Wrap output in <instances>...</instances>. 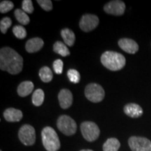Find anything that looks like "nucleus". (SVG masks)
<instances>
[{
  "label": "nucleus",
  "instance_id": "1",
  "mask_svg": "<svg viewBox=\"0 0 151 151\" xmlns=\"http://www.w3.org/2000/svg\"><path fill=\"white\" fill-rule=\"evenodd\" d=\"M23 59L14 49L4 47L0 50V68L13 75L21 72Z\"/></svg>",
  "mask_w": 151,
  "mask_h": 151
},
{
  "label": "nucleus",
  "instance_id": "2",
  "mask_svg": "<svg viewBox=\"0 0 151 151\" xmlns=\"http://www.w3.org/2000/svg\"><path fill=\"white\" fill-rule=\"evenodd\" d=\"M101 64L111 71H119L126 65L123 55L114 51H106L101 56Z\"/></svg>",
  "mask_w": 151,
  "mask_h": 151
},
{
  "label": "nucleus",
  "instance_id": "3",
  "mask_svg": "<svg viewBox=\"0 0 151 151\" xmlns=\"http://www.w3.org/2000/svg\"><path fill=\"white\" fill-rule=\"evenodd\" d=\"M42 143L47 151H58L60 148V141L57 132L51 127H46L41 132Z\"/></svg>",
  "mask_w": 151,
  "mask_h": 151
},
{
  "label": "nucleus",
  "instance_id": "4",
  "mask_svg": "<svg viewBox=\"0 0 151 151\" xmlns=\"http://www.w3.org/2000/svg\"><path fill=\"white\" fill-rule=\"evenodd\" d=\"M57 127L62 134L66 136L73 135L77 129L75 120L67 115H62L59 117L57 121Z\"/></svg>",
  "mask_w": 151,
  "mask_h": 151
},
{
  "label": "nucleus",
  "instance_id": "5",
  "mask_svg": "<svg viewBox=\"0 0 151 151\" xmlns=\"http://www.w3.org/2000/svg\"><path fill=\"white\" fill-rule=\"evenodd\" d=\"M81 131L84 139L89 142L97 140L100 134V129L97 124L90 121L82 122L81 124Z\"/></svg>",
  "mask_w": 151,
  "mask_h": 151
},
{
  "label": "nucleus",
  "instance_id": "6",
  "mask_svg": "<svg viewBox=\"0 0 151 151\" xmlns=\"http://www.w3.org/2000/svg\"><path fill=\"white\" fill-rule=\"evenodd\" d=\"M85 95L87 99L93 103H98L104 99L105 92L104 88L97 83H90L85 89Z\"/></svg>",
  "mask_w": 151,
  "mask_h": 151
},
{
  "label": "nucleus",
  "instance_id": "7",
  "mask_svg": "<svg viewBox=\"0 0 151 151\" xmlns=\"http://www.w3.org/2000/svg\"><path fill=\"white\" fill-rule=\"evenodd\" d=\"M18 137L24 146H32L36 141L35 128L30 124H24L19 129Z\"/></svg>",
  "mask_w": 151,
  "mask_h": 151
},
{
  "label": "nucleus",
  "instance_id": "8",
  "mask_svg": "<svg viewBox=\"0 0 151 151\" xmlns=\"http://www.w3.org/2000/svg\"><path fill=\"white\" fill-rule=\"evenodd\" d=\"M128 144L132 151H151V141L147 138L131 137Z\"/></svg>",
  "mask_w": 151,
  "mask_h": 151
},
{
  "label": "nucleus",
  "instance_id": "9",
  "mask_svg": "<svg viewBox=\"0 0 151 151\" xmlns=\"http://www.w3.org/2000/svg\"><path fill=\"white\" fill-rule=\"evenodd\" d=\"M99 23V18L94 14H85L81 18L79 27L85 32H89L95 29Z\"/></svg>",
  "mask_w": 151,
  "mask_h": 151
},
{
  "label": "nucleus",
  "instance_id": "10",
  "mask_svg": "<svg viewBox=\"0 0 151 151\" xmlns=\"http://www.w3.org/2000/svg\"><path fill=\"white\" fill-rule=\"evenodd\" d=\"M104 10L108 14L120 16L124 14L125 11V4L123 1L120 0L111 1L105 4L104 6Z\"/></svg>",
  "mask_w": 151,
  "mask_h": 151
},
{
  "label": "nucleus",
  "instance_id": "11",
  "mask_svg": "<svg viewBox=\"0 0 151 151\" xmlns=\"http://www.w3.org/2000/svg\"><path fill=\"white\" fill-rule=\"evenodd\" d=\"M118 46L124 52L129 54H135L139 50V45L134 40L124 38L118 41Z\"/></svg>",
  "mask_w": 151,
  "mask_h": 151
},
{
  "label": "nucleus",
  "instance_id": "12",
  "mask_svg": "<svg viewBox=\"0 0 151 151\" xmlns=\"http://www.w3.org/2000/svg\"><path fill=\"white\" fill-rule=\"evenodd\" d=\"M58 100L60 107L63 109H67L72 105L73 94L70 90L62 89L58 94Z\"/></svg>",
  "mask_w": 151,
  "mask_h": 151
},
{
  "label": "nucleus",
  "instance_id": "13",
  "mask_svg": "<svg viewBox=\"0 0 151 151\" xmlns=\"http://www.w3.org/2000/svg\"><path fill=\"white\" fill-rule=\"evenodd\" d=\"M124 112L127 116L132 118H137L143 115V109L137 104L130 103L124 107Z\"/></svg>",
  "mask_w": 151,
  "mask_h": 151
},
{
  "label": "nucleus",
  "instance_id": "14",
  "mask_svg": "<svg viewBox=\"0 0 151 151\" xmlns=\"http://www.w3.org/2000/svg\"><path fill=\"white\" fill-rule=\"evenodd\" d=\"M43 44H44V42L41 38H32L27 41L25 44V49L29 53H34V52L39 51L43 48Z\"/></svg>",
  "mask_w": 151,
  "mask_h": 151
},
{
  "label": "nucleus",
  "instance_id": "15",
  "mask_svg": "<svg viewBox=\"0 0 151 151\" xmlns=\"http://www.w3.org/2000/svg\"><path fill=\"white\" fill-rule=\"evenodd\" d=\"M22 116L21 111L14 108H9L4 112V117L7 122H19L22 118Z\"/></svg>",
  "mask_w": 151,
  "mask_h": 151
},
{
  "label": "nucleus",
  "instance_id": "16",
  "mask_svg": "<svg viewBox=\"0 0 151 151\" xmlns=\"http://www.w3.org/2000/svg\"><path fill=\"white\" fill-rule=\"evenodd\" d=\"M34 84L31 81H24L18 87V94L20 97H24L32 92L34 90Z\"/></svg>",
  "mask_w": 151,
  "mask_h": 151
},
{
  "label": "nucleus",
  "instance_id": "17",
  "mask_svg": "<svg viewBox=\"0 0 151 151\" xmlns=\"http://www.w3.org/2000/svg\"><path fill=\"white\" fill-rule=\"evenodd\" d=\"M61 36L66 45L69 46H72L74 44L76 36L72 30L68 29V28H65L61 31Z\"/></svg>",
  "mask_w": 151,
  "mask_h": 151
},
{
  "label": "nucleus",
  "instance_id": "18",
  "mask_svg": "<svg viewBox=\"0 0 151 151\" xmlns=\"http://www.w3.org/2000/svg\"><path fill=\"white\" fill-rule=\"evenodd\" d=\"M120 143L116 138H109L103 145L104 151H118Z\"/></svg>",
  "mask_w": 151,
  "mask_h": 151
},
{
  "label": "nucleus",
  "instance_id": "19",
  "mask_svg": "<svg viewBox=\"0 0 151 151\" xmlns=\"http://www.w3.org/2000/svg\"><path fill=\"white\" fill-rule=\"evenodd\" d=\"M53 51L62 57H67L70 55V51L67 46L61 41H57L53 45Z\"/></svg>",
  "mask_w": 151,
  "mask_h": 151
},
{
  "label": "nucleus",
  "instance_id": "20",
  "mask_svg": "<svg viewBox=\"0 0 151 151\" xmlns=\"http://www.w3.org/2000/svg\"><path fill=\"white\" fill-rule=\"evenodd\" d=\"M39 77L41 80L44 83H49L52 81V72L51 69L48 67H43L41 68L39 72Z\"/></svg>",
  "mask_w": 151,
  "mask_h": 151
},
{
  "label": "nucleus",
  "instance_id": "21",
  "mask_svg": "<svg viewBox=\"0 0 151 151\" xmlns=\"http://www.w3.org/2000/svg\"><path fill=\"white\" fill-rule=\"evenodd\" d=\"M44 92L43 91V90L41 89H37L36 90L35 92H33L32 94V104L36 106H40L41 105H42L44 101Z\"/></svg>",
  "mask_w": 151,
  "mask_h": 151
},
{
  "label": "nucleus",
  "instance_id": "22",
  "mask_svg": "<svg viewBox=\"0 0 151 151\" xmlns=\"http://www.w3.org/2000/svg\"><path fill=\"white\" fill-rule=\"evenodd\" d=\"M15 17H16V20L20 22V24L26 25V24H29V18L27 16L22 9H16L14 12Z\"/></svg>",
  "mask_w": 151,
  "mask_h": 151
},
{
  "label": "nucleus",
  "instance_id": "23",
  "mask_svg": "<svg viewBox=\"0 0 151 151\" xmlns=\"http://www.w3.org/2000/svg\"><path fill=\"white\" fill-rule=\"evenodd\" d=\"M13 32L14 35L20 39H23L27 36V31L25 28L22 25H16L13 28Z\"/></svg>",
  "mask_w": 151,
  "mask_h": 151
},
{
  "label": "nucleus",
  "instance_id": "24",
  "mask_svg": "<svg viewBox=\"0 0 151 151\" xmlns=\"http://www.w3.org/2000/svg\"><path fill=\"white\" fill-rule=\"evenodd\" d=\"M67 76L69 81L73 83H78L81 80V75L76 69H69L67 71Z\"/></svg>",
  "mask_w": 151,
  "mask_h": 151
},
{
  "label": "nucleus",
  "instance_id": "25",
  "mask_svg": "<svg viewBox=\"0 0 151 151\" xmlns=\"http://www.w3.org/2000/svg\"><path fill=\"white\" fill-rule=\"evenodd\" d=\"M12 24V20L9 17H5L1 20L0 22V29L2 34H6L7 32V29L11 27Z\"/></svg>",
  "mask_w": 151,
  "mask_h": 151
},
{
  "label": "nucleus",
  "instance_id": "26",
  "mask_svg": "<svg viewBox=\"0 0 151 151\" xmlns=\"http://www.w3.org/2000/svg\"><path fill=\"white\" fill-rule=\"evenodd\" d=\"M14 7V4L11 1H2L0 4V12L1 14H6L11 10H12Z\"/></svg>",
  "mask_w": 151,
  "mask_h": 151
},
{
  "label": "nucleus",
  "instance_id": "27",
  "mask_svg": "<svg viewBox=\"0 0 151 151\" xmlns=\"http://www.w3.org/2000/svg\"><path fill=\"white\" fill-rule=\"evenodd\" d=\"M22 9L26 14H32L34 6L31 0H24L22 2Z\"/></svg>",
  "mask_w": 151,
  "mask_h": 151
},
{
  "label": "nucleus",
  "instance_id": "28",
  "mask_svg": "<svg viewBox=\"0 0 151 151\" xmlns=\"http://www.w3.org/2000/svg\"><path fill=\"white\" fill-rule=\"evenodd\" d=\"M37 3L46 11H50L52 9V3L50 0H37Z\"/></svg>",
  "mask_w": 151,
  "mask_h": 151
},
{
  "label": "nucleus",
  "instance_id": "29",
  "mask_svg": "<svg viewBox=\"0 0 151 151\" xmlns=\"http://www.w3.org/2000/svg\"><path fill=\"white\" fill-rule=\"evenodd\" d=\"M52 67H53L55 72L57 74H61L63 71V62L60 59L55 60Z\"/></svg>",
  "mask_w": 151,
  "mask_h": 151
},
{
  "label": "nucleus",
  "instance_id": "30",
  "mask_svg": "<svg viewBox=\"0 0 151 151\" xmlns=\"http://www.w3.org/2000/svg\"><path fill=\"white\" fill-rule=\"evenodd\" d=\"M80 151H93V150H90V149H83V150H81Z\"/></svg>",
  "mask_w": 151,
  "mask_h": 151
},
{
  "label": "nucleus",
  "instance_id": "31",
  "mask_svg": "<svg viewBox=\"0 0 151 151\" xmlns=\"http://www.w3.org/2000/svg\"><path fill=\"white\" fill-rule=\"evenodd\" d=\"M1 151H2V150H1Z\"/></svg>",
  "mask_w": 151,
  "mask_h": 151
}]
</instances>
